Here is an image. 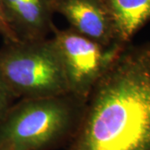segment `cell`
<instances>
[{
	"label": "cell",
	"instance_id": "9c48e42d",
	"mask_svg": "<svg viewBox=\"0 0 150 150\" xmlns=\"http://www.w3.org/2000/svg\"><path fill=\"white\" fill-rule=\"evenodd\" d=\"M0 35L4 39V42H16L18 41L16 35L12 31L6 21L4 11L0 3Z\"/></svg>",
	"mask_w": 150,
	"mask_h": 150
},
{
	"label": "cell",
	"instance_id": "ba28073f",
	"mask_svg": "<svg viewBox=\"0 0 150 150\" xmlns=\"http://www.w3.org/2000/svg\"><path fill=\"white\" fill-rule=\"evenodd\" d=\"M14 98L0 77V120L12 106Z\"/></svg>",
	"mask_w": 150,
	"mask_h": 150
},
{
	"label": "cell",
	"instance_id": "7a4b0ae2",
	"mask_svg": "<svg viewBox=\"0 0 150 150\" xmlns=\"http://www.w3.org/2000/svg\"><path fill=\"white\" fill-rule=\"evenodd\" d=\"M85 103L69 93L23 98L0 120V149L44 150L74 134Z\"/></svg>",
	"mask_w": 150,
	"mask_h": 150
},
{
	"label": "cell",
	"instance_id": "52a82bcc",
	"mask_svg": "<svg viewBox=\"0 0 150 150\" xmlns=\"http://www.w3.org/2000/svg\"><path fill=\"white\" fill-rule=\"evenodd\" d=\"M102 1L112 20L119 46H126L134 34L150 21V0Z\"/></svg>",
	"mask_w": 150,
	"mask_h": 150
},
{
	"label": "cell",
	"instance_id": "8992f818",
	"mask_svg": "<svg viewBox=\"0 0 150 150\" xmlns=\"http://www.w3.org/2000/svg\"><path fill=\"white\" fill-rule=\"evenodd\" d=\"M8 26L18 40L46 38L54 28L55 0H0Z\"/></svg>",
	"mask_w": 150,
	"mask_h": 150
},
{
	"label": "cell",
	"instance_id": "3957f363",
	"mask_svg": "<svg viewBox=\"0 0 150 150\" xmlns=\"http://www.w3.org/2000/svg\"><path fill=\"white\" fill-rule=\"evenodd\" d=\"M0 77L14 98L69 93L53 38L5 42L0 48Z\"/></svg>",
	"mask_w": 150,
	"mask_h": 150
},
{
	"label": "cell",
	"instance_id": "6da1fadb",
	"mask_svg": "<svg viewBox=\"0 0 150 150\" xmlns=\"http://www.w3.org/2000/svg\"><path fill=\"white\" fill-rule=\"evenodd\" d=\"M67 150H150V43L126 45L113 58Z\"/></svg>",
	"mask_w": 150,
	"mask_h": 150
},
{
	"label": "cell",
	"instance_id": "5b68a950",
	"mask_svg": "<svg viewBox=\"0 0 150 150\" xmlns=\"http://www.w3.org/2000/svg\"><path fill=\"white\" fill-rule=\"evenodd\" d=\"M54 10L64 17L71 28L81 35L105 48L119 46L102 0H55Z\"/></svg>",
	"mask_w": 150,
	"mask_h": 150
},
{
	"label": "cell",
	"instance_id": "30bf717a",
	"mask_svg": "<svg viewBox=\"0 0 150 150\" xmlns=\"http://www.w3.org/2000/svg\"><path fill=\"white\" fill-rule=\"evenodd\" d=\"M0 150H8V149H0Z\"/></svg>",
	"mask_w": 150,
	"mask_h": 150
},
{
	"label": "cell",
	"instance_id": "277c9868",
	"mask_svg": "<svg viewBox=\"0 0 150 150\" xmlns=\"http://www.w3.org/2000/svg\"><path fill=\"white\" fill-rule=\"evenodd\" d=\"M52 33L64 66L69 93L85 103L106 68L123 47L105 48L72 28L54 27Z\"/></svg>",
	"mask_w": 150,
	"mask_h": 150
}]
</instances>
